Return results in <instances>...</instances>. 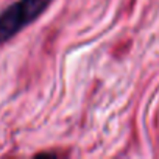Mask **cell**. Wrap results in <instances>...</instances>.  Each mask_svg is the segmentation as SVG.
<instances>
[{
    "mask_svg": "<svg viewBox=\"0 0 159 159\" xmlns=\"http://www.w3.org/2000/svg\"><path fill=\"white\" fill-rule=\"evenodd\" d=\"M48 3L50 0H19L7 8L0 14V44L34 20Z\"/></svg>",
    "mask_w": 159,
    "mask_h": 159,
    "instance_id": "6da1fadb",
    "label": "cell"
}]
</instances>
